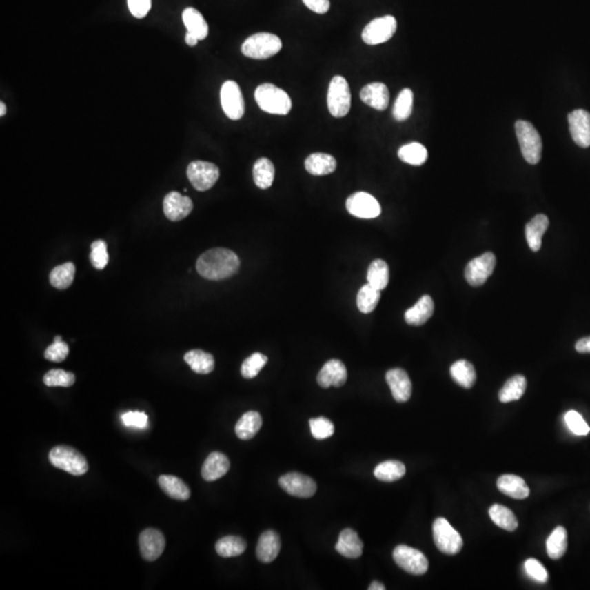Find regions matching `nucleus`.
<instances>
[{
    "mask_svg": "<svg viewBox=\"0 0 590 590\" xmlns=\"http://www.w3.org/2000/svg\"><path fill=\"white\" fill-rule=\"evenodd\" d=\"M396 564L409 574L423 575L429 569V561L421 551L408 546L396 547L393 552Z\"/></svg>",
    "mask_w": 590,
    "mask_h": 590,
    "instance_id": "nucleus-8",
    "label": "nucleus"
},
{
    "mask_svg": "<svg viewBox=\"0 0 590 590\" xmlns=\"http://www.w3.org/2000/svg\"><path fill=\"white\" fill-rule=\"evenodd\" d=\"M434 313V302L429 295H423L416 305L409 309L405 314L407 324L411 326H421L425 324Z\"/></svg>",
    "mask_w": 590,
    "mask_h": 590,
    "instance_id": "nucleus-25",
    "label": "nucleus"
},
{
    "mask_svg": "<svg viewBox=\"0 0 590 590\" xmlns=\"http://www.w3.org/2000/svg\"><path fill=\"white\" fill-rule=\"evenodd\" d=\"M527 387V380L522 375L511 377L498 393V399L503 403L518 400L524 396Z\"/></svg>",
    "mask_w": 590,
    "mask_h": 590,
    "instance_id": "nucleus-32",
    "label": "nucleus"
},
{
    "mask_svg": "<svg viewBox=\"0 0 590 590\" xmlns=\"http://www.w3.org/2000/svg\"><path fill=\"white\" fill-rule=\"evenodd\" d=\"M498 490L505 496L516 500H524L530 494L529 487L522 478L515 474H504L496 481Z\"/></svg>",
    "mask_w": 590,
    "mask_h": 590,
    "instance_id": "nucleus-24",
    "label": "nucleus"
},
{
    "mask_svg": "<svg viewBox=\"0 0 590 590\" xmlns=\"http://www.w3.org/2000/svg\"><path fill=\"white\" fill-rule=\"evenodd\" d=\"M76 267L72 263H66L61 266L55 267L50 274V281L56 289L65 290L68 289L74 282Z\"/></svg>",
    "mask_w": 590,
    "mask_h": 590,
    "instance_id": "nucleus-41",
    "label": "nucleus"
},
{
    "mask_svg": "<svg viewBox=\"0 0 590 590\" xmlns=\"http://www.w3.org/2000/svg\"><path fill=\"white\" fill-rule=\"evenodd\" d=\"M54 341H63V340H61V337H59H59H55V339H54Z\"/></svg>",
    "mask_w": 590,
    "mask_h": 590,
    "instance_id": "nucleus-58",
    "label": "nucleus"
},
{
    "mask_svg": "<svg viewBox=\"0 0 590 590\" xmlns=\"http://www.w3.org/2000/svg\"><path fill=\"white\" fill-rule=\"evenodd\" d=\"M187 176L195 190L206 192L218 182L219 167L210 162L194 161L188 165Z\"/></svg>",
    "mask_w": 590,
    "mask_h": 590,
    "instance_id": "nucleus-9",
    "label": "nucleus"
},
{
    "mask_svg": "<svg viewBox=\"0 0 590 590\" xmlns=\"http://www.w3.org/2000/svg\"><path fill=\"white\" fill-rule=\"evenodd\" d=\"M327 105L332 116L341 119L348 115L351 108L349 83L341 76H335L330 81L327 94Z\"/></svg>",
    "mask_w": 590,
    "mask_h": 590,
    "instance_id": "nucleus-6",
    "label": "nucleus"
},
{
    "mask_svg": "<svg viewBox=\"0 0 590 590\" xmlns=\"http://www.w3.org/2000/svg\"><path fill=\"white\" fill-rule=\"evenodd\" d=\"M433 538L438 550L448 556L459 553L464 546L462 538L458 531L454 529L453 526L442 517L436 519L433 524Z\"/></svg>",
    "mask_w": 590,
    "mask_h": 590,
    "instance_id": "nucleus-7",
    "label": "nucleus"
},
{
    "mask_svg": "<svg viewBox=\"0 0 590 590\" xmlns=\"http://www.w3.org/2000/svg\"><path fill=\"white\" fill-rule=\"evenodd\" d=\"M304 5L318 14H325L330 9L329 0H303Z\"/></svg>",
    "mask_w": 590,
    "mask_h": 590,
    "instance_id": "nucleus-53",
    "label": "nucleus"
},
{
    "mask_svg": "<svg viewBox=\"0 0 590 590\" xmlns=\"http://www.w3.org/2000/svg\"><path fill=\"white\" fill-rule=\"evenodd\" d=\"M43 382L48 387H70L76 382V376L63 369H50L43 377Z\"/></svg>",
    "mask_w": 590,
    "mask_h": 590,
    "instance_id": "nucleus-44",
    "label": "nucleus"
},
{
    "mask_svg": "<svg viewBox=\"0 0 590 590\" xmlns=\"http://www.w3.org/2000/svg\"><path fill=\"white\" fill-rule=\"evenodd\" d=\"M451 375L459 386L467 389L471 388L477 380L474 365L466 360L455 362L451 367Z\"/></svg>",
    "mask_w": 590,
    "mask_h": 590,
    "instance_id": "nucleus-33",
    "label": "nucleus"
},
{
    "mask_svg": "<svg viewBox=\"0 0 590 590\" xmlns=\"http://www.w3.org/2000/svg\"><path fill=\"white\" fill-rule=\"evenodd\" d=\"M279 485L290 496L301 498H312L317 490L315 481L300 472H290L282 476Z\"/></svg>",
    "mask_w": 590,
    "mask_h": 590,
    "instance_id": "nucleus-14",
    "label": "nucleus"
},
{
    "mask_svg": "<svg viewBox=\"0 0 590 590\" xmlns=\"http://www.w3.org/2000/svg\"><path fill=\"white\" fill-rule=\"evenodd\" d=\"M564 420H565V423H567L569 429H571V432L574 433L575 435L585 436V435H587L590 432L589 425L586 423L584 418L578 412L574 411V410L567 412V414L564 416Z\"/></svg>",
    "mask_w": 590,
    "mask_h": 590,
    "instance_id": "nucleus-48",
    "label": "nucleus"
},
{
    "mask_svg": "<svg viewBox=\"0 0 590 590\" xmlns=\"http://www.w3.org/2000/svg\"><path fill=\"white\" fill-rule=\"evenodd\" d=\"M386 382L397 403H406L411 397V380L407 372L403 369H389L386 373Z\"/></svg>",
    "mask_w": 590,
    "mask_h": 590,
    "instance_id": "nucleus-19",
    "label": "nucleus"
},
{
    "mask_svg": "<svg viewBox=\"0 0 590 590\" xmlns=\"http://www.w3.org/2000/svg\"><path fill=\"white\" fill-rule=\"evenodd\" d=\"M280 549L281 541L279 535L274 530H267L264 533H261L259 538L256 556L263 563H272L279 556Z\"/></svg>",
    "mask_w": 590,
    "mask_h": 590,
    "instance_id": "nucleus-20",
    "label": "nucleus"
},
{
    "mask_svg": "<svg viewBox=\"0 0 590 590\" xmlns=\"http://www.w3.org/2000/svg\"><path fill=\"white\" fill-rule=\"evenodd\" d=\"M230 469V460L224 454L219 451L211 453L203 462L201 476L209 482L216 481L227 474Z\"/></svg>",
    "mask_w": 590,
    "mask_h": 590,
    "instance_id": "nucleus-23",
    "label": "nucleus"
},
{
    "mask_svg": "<svg viewBox=\"0 0 590 590\" xmlns=\"http://www.w3.org/2000/svg\"><path fill=\"white\" fill-rule=\"evenodd\" d=\"M575 349L580 354H590V337L582 338L577 341Z\"/></svg>",
    "mask_w": 590,
    "mask_h": 590,
    "instance_id": "nucleus-54",
    "label": "nucleus"
},
{
    "mask_svg": "<svg viewBox=\"0 0 590 590\" xmlns=\"http://www.w3.org/2000/svg\"><path fill=\"white\" fill-rule=\"evenodd\" d=\"M48 458L54 467L74 476H82L89 469L85 457L72 446H56L50 451Z\"/></svg>",
    "mask_w": 590,
    "mask_h": 590,
    "instance_id": "nucleus-4",
    "label": "nucleus"
},
{
    "mask_svg": "<svg viewBox=\"0 0 590 590\" xmlns=\"http://www.w3.org/2000/svg\"><path fill=\"white\" fill-rule=\"evenodd\" d=\"M247 543L241 537L227 536L218 540L216 543V553L222 558H234L245 552Z\"/></svg>",
    "mask_w": 590,
    "mask_h": 590,
    "instance_id": "nucleus-35",
    "label": "nucleus"
},
{
    "mask_svg": "<svg viewBox=\"0 0 590 590\" xmlns=\"http://www.w3.org/2000/svg\"><path fill=\"white\" fill-rule=\"evenodd\" d=\"M121 420L126 427L145 429L148 425V416L143 412L130 411L121 416Z\"/></svg>",
    "mask_w": 590,
    "mask_h": 590,
    "instance_id": "nucleus-51",
    "label": "nucleus"
},
{
    "mask_svg": "<svg viewBox=\"0 0 590 590\" xmlns=\"http://www.w3.org/2000/svg\"><path fill=\"white\" fill-rule=\"evenodd\" d=\"M90 259L93 267L99 270L105 268L108 263V246L104 241H95L91 245Z\"/></svg>",
    "mask_w": 590,
    "mask_h": 590,
    "instance_id": "nucleus-47",
    "label": "nucleus"
},
{
    "mask_svg": "<svg viewBox=\"0 0 590 590\" xmlns=\"http://www.w3.org/2000/svg\"><path fill=\"white\" fill-rule=\"evenodd\" d=\"M398 156L405 163L420 166L427 162L429 154L425 145L419 143H411L403 145L399 149Z\"/></svg>",
    "mask_w": 590,
    "mask_h": 590,
    "instance_id": "nucleus-39",
    "label": "nucleus"
},
{
    "mask_svg": "<svg viewBox=\"0 0 590 590\" xmlns=\"http://www.w3.org/2000/svg\"><path fill=\"white\" fill-rule=\"evenodd\" d=\"M184 360L197 374H209L214 369V358L203 350H192L185 354Z\"/></svg>",
    "mask_w": 590,
    "mask_h": 590,
    "instance_id": "nucleus-31",
    "label": "nucleus"
},
{
    "mask_svg": "<svg viewBox=\"0 0 590 590\" xmlns=\"http://www.w3.org/2000/svg\"><path fill=\"white\" fill-rule=\"evenodd\" d=\"M309 427L312 435L316 440H326L335 433V425L324 416L309 420Z\"/></svg>",
    "mask_w": 590,
    "mask_h": 590,
    "instance_id": "nucleus-46",
    "label": "nucleus"
},
{
    "mask_svg": "<svg viewBox=\"0 0 590 590\" xmlns=\"http://www.w3.org/2000/svg\"><path fill=\"white\" fill-rule=\"evenodd\" d=\"M254 182L261 190L272 187L274 179V166L267 158H261L254 164Z\"/></svg>",
    "mask_w": 590,
    "mask_h": 590,
    "instance_id": "nucleus-34",
    "label": "nucleus"
},
{
    "mask_svg": "<svg viewBox=\"0 0 590 590\" xmlns=\"http://www.w3.org/2000/svg\"><path fill=\"white\" fill-rule=\"evenodd\" d=\"M6 112L7 111H6L5 103H3V102H1V103H0V116H3V115H5L6 114Z\"/></svg>",
    "mask_w": 590,
    "mask_h": 590,
    "instance_id": "nucleus-57",
    "label": "nucleus"
},
{
    "mask_svg": "<svg viewBox=\"0 0 590 590\" xmlns=\"http://www.w3.org/2000/svg\"><path fill=\"white\" fill-rule=\"evenodd\" d=\"M255 100L259 108L269 114L287 115L292 108L289 94L272 83L259 85L255 91Z\"/></svg>",
    "mask_w": 590,
    "mask_h": 590,
    "instance_id": "nucleus-2",
    "label": "nucleus"
},
{
    "mask_svg": "<svg viewBox=\"0 0 590 590\" xmlns=\"http://www.w3.org/2000/svg\"><path fill=\"white\" fill-rule=\"evenodd\" d=\"M515 130L525 160L532 165L539 163L542 154V140L535 126L529 121H518Z\"/></svg>",
    "mask_w": 590,
    "mask_h": 590,
    "instance_id": "nucleus-3",
    "label": "nucleus"
},
{
    "mask_svg": "<svg viewBox=\"0 0 590 590\" xmlns=\"http://www.w3.org/2000/svg\"><path fill=\"white\" fill-rule=\"evenodd\" d=\"M386 587L383 585L382 582H373L371 584V586L369 587V590H385Z\"/></svg>",
    "mask_w": 590,
    "mask_h": 590,
    "instance_id": "nucleus-56",
    "label": "nucleus"
},
{
    "mask_svg": "<svg viewBox=\"0 0 590 590\" xmlns=\"http://www.w3.org/2000/svg\"><path fill=\"white\" fill-rule=\"evenodd\" d=\"M240 266L238 256L227 248H214L205 252L196 264L201 277L214 281L232 277L238 272Z\"/></svg>",
    "mask_w": 590,
    "mask_h": 590,
    "instance_id": "nucleus-1",
    "label": "nucleus"
},
{
    "mask_svg": "<svg viewBox=\"0 0 590 590\" xmlns=\"http://www.w3.org/2000/svg\"><path fill=\"white\" fill-rule=\"evenodd\" d=\"M525 571L527 573L528 576L531 577L532 580L539 582H548L549 575L547 569H545L540 562L536 559H528L527 561L525 562Z\"/></svg>",
    "mask_w": 590,
    "mask_h": 590,
    "instance_id": "nucleus-49",
    "label": "nucleus"
},
{
    "mask_svg": "<svg viewBox=\"0 0 590 590\" xmlns=\"http://www.w3.org/2000/svg\"><path fill=\"white\" fill-rule=\"evenodd\" d=\"M380 298V291L377 290L374 287H372L371 285L367 283V285H363L360 289V291H358V298H356L358 309H360L361 313H372V312L376 309Z\"/></svg>",
    "mask_w": 590,
    "mask_h": 590,
    "instance_id": "nucleus-42",
    "label": "nucleus"
},
{
    "mask_svg": "<svg viewBox=\"0 0 590 590\" xmlns=\"http://www.w3.org/2000/svg\"><path fill=\"white\" fill-rule=\"evenodd\" d=\"M397 30L395 17L385 16L372 20L362 32V40L367 45H378L387 42Z\"/></svg>",
    "mask_w": 590,
    "mask_h": 590,
    "instance_id": "nucleus-10",
    "label": "nucleus"
},
{
    "mask_svg": "<svg viewBox=\"0 0 590 590\" xmlns=\"http://www.w3.org/2000/svg\"><path fill=\"white\" fill-rule=\"evenodd\" d=\"M548 227V216L545 214H537L531 221L528 222L525 233H526L528 245L532 252H538L540 250L543 234L546 233Z\"/></svg>",
    "mask_w": 590,
    "mask_h": 590,
    "instance_id": "nucleus-26",
    "label": "nucleus"
},
{
    "mask_svg": "<svg viewBox=\"0 0 590 590\" xmlns=\"http://www.w3.org/2000/svg\"><path fill=\"white\" fill-rule=\"evenodd\" d=\"M263 419L257 411H248L241 416L235 425V434L243 440H252L259 432Z\"/></svg>",
    "mask_w": 590,
    "mask_h": 590,
    "instance_id": "nucleus-29",
    "label": "nucleus"
},
{
    "mask_svg": "<svg viewBox=\"0 0 590 590\" xmlns=\"http://www.w3.org/2000/svg\"><path fill=\"white\" fill-rule=\"evenodd\" d=\"M336 551L348 559H358L363 553V542L356 531L347 528L340 533Z\"/></svg>",
    "mask_w": 590,
    "mask_h": 590,
    "instance_id": "nucleus-22",
    "label": "nucleus"
},
{
    "mask_svg": "<svg viewBox=\"0 0 590 590\" xmlns=\"http://www.w3.org/2000/svg\"><path fill=\"white\" fill-rule=\"evenodd\" d=\"M414 108V92L410 89H403L399 93L398 98L394 105V119L397 121H403L411 116Z\"/></svg>",
    "mask_w": 590,
    "mask_h": 590,
    "instance_id": "nucleus-43",
    "label": "nucleus"
},
{
    "mask_svg": "<svg viewBox=\"0 0 590 590\" xmlns=\"http://www.w3.org/2000/svg\"><path fill=\"white\" fill-rule=\"evenodd\" d=\"M139 547L145 561H156L165 549V538L160 530L148 528L140 533Z\"/></svg>",
    "mask_w": 590,
    "mask_h": 590,
    "instance_id": "nucleus-15",
    "label": "nucleus"
},
{
    "mask_svg": "<svg viewBox=\"0 0 590 590\" xmlns=\"http://www.w3.org/2000/svg\"><path fill=\"white\" fill-rule=\"evenodd\" d=\"M159 485L170 498L179 501H187L190 498V490L188 485L182 479L171 476L162 474L159 477Z\"/></svg>",
    "mask_w": 590,
    "mask_h": 590,
    "instance_id": "nucleus-28",
    "label": "nucleus"
},
{
    "mask_svg": "<svg viewBox=\"0 0 590 590\" xmlns=\"http://www.w3.org/2000/svg\"><path fill=\"white\" fill-rule=\"evenodd\" d=\"M220 98L223 112L230 119L238 121L242 119L245 112V104L240 85H237L236 82L231 80L224 82Z\"/></svg>",
    "mask_w": 590,
    "mask_h": 590,
    "instance_id": "nucleus-12",
    "label": "nucleus"
},
{
    "mask_svg": "<svg viewBox=\"0 0 590 590\" xmlns=\"http://www.w3.org/2000/svg\"><path fill=\"white\" fill-rule=\"evenodd\" d=\"M336 167V159L326 153H313L305 160L306 171L315 176L332 174L335 172Z\"/></svg>",
    "mask_w": 590,
    "mask_h": 590,
    "instance_id": "nucleus-27",
    "label": "nucleus"
},
{
    "mask_svg": "<svg viewBox=\"0 0 590 590\" xmlns=\"http://www.w3.org/2000/svg\"><path fill=\"white\" fill-rule=\"evenodd\" d=\"M268 362V358L263 354L256 352L248 356L245 361L243 362L242 367H241V373L244 378L251 380L254 377L259 374V372L263 369V367L266 365Z\"/></svg>",
    "mask_w": 590,
    "mask_h": 590,
    "instance_id": "nucleus-45",
    "label": "nucleus"
},
{
    "mask_svg": "<svg viewBox=\"0 0 590 590\" xmlns=\"http://www.w3.org/2000/svg\"><path fill=\"white\" fill-rule=\"evenodd\" d=\"M569 132L577 145L590 147V113L585 110H575L569 115Z\"/></svg>",
    "mask_w": 590,
    "mask_h": 590,
    "instance_id": "nucleus-16",
    "label": "nucleus"
},
{
    "mask_svg": "<svg viewBox=\"0 0 590 590\" xmlns=\"http://www.w3.org/2000/svg\"><path fill=\"white\" fill-rule=\"evenodd\" d=\"M183 22H184L187 32L197 37L198 40H205L208 37V23L197 9L192 8V7L185 9L183 11Z\"/></svg>",
    "mask_w": 590,
    "mask_h": 590,
    "instance_id": "nucleus-30",
    "label": "nucleus"
},
{
    "mask_svg": "<svg viewBox=\"0 0 590 590\" xmlns=\"http://www.w3.org/2000/svg\"><path fill=\"white\" fill-rule=\"evenodd\" d=\"M132 16L141 19L147 16L151 9V0H127Z\"/></svg>",
    "mask_w": 590,
    "mask_h": 590,
    "instance_id": "nucleus-52",
    "label": "nucleus"
},
{
    "mask_svg": "<svg viewBox=\"0 0 590 590\" xmlns=\"http://www.w3.org/2000/svg\"><path fill=\"white\" fill-rule=\"evenodd\" d=\"M69 354V348L67 343L63 341H54L53 345H50L45 351L44 356L46 360L52 362H63Z\"/></svg>",
    "mask_w": 590,
    "mask_h": 590,
    "instance_id": "nucleus-50",
    "label": "nucleus"
},
{
    "mask_svg": "<svg viewBox=\"0 0 590 590\" xmlns=\"http://www.w3.org/2000/svg\"><path fill=\"white\" fill-rule=\"evenodd\" d=\"M367 282L377 290H384L389 282V268L382 259H376L369 265L367 270Z\"/></svg>",
    "mask_w": 590,
    "mask_h": 590,
    "instance_id": "nucleus-38",
    "label": "nucleus"
},
{
    "mask_svg": "<svg viewBox=\"0 0 590 590\" xmlns=\"http://www.w3.org/2000/svg\"><path fill=\"white\" fill-rule=\"evenodd\" d=\"M567 549V532L564 527H556L547 540V552L552 560L561 559Z\"/></svg>",
    "mask_w": 590,
    "mask_h": 590,
    "instance_id": "nucleus-40",
    "label": "nucleus"
},
{
    "mask_svg": "<svg viewBox=\"0 0 590 590\" xmlns=\"http://www.w3.org/2000/svg\"><path fill=\"white\" fill-rule=\"evenodd\" d=\"M198 41L199 40H198L197 37H194V35L190 34V32H187V33H186V35H185V42H186V44L190 45V46H196V45H197Z\"/></svg>",
    "mask_w": 590,
    "mask_h": 590,
    "instance_id": "nucleus-55",
    "label": "nucleus"
},
{
    "mask_svg": "<svg viewBox=\"0 0 590 590\" xmlns=\"http://www.w3.org/2000/svg\"><path fill=\"white\" fill-rule=\"evenodd\" d=\"M360 98L364 103L377 111H384L389 104V91L382 82H373L361 90Z\"/></svg>",
    "mask_w": 590,
    "mask_h": 590,
    "instance_id": "nucleus-21",
    "label": "nucleus"
},
{
    "mask_svg": "<svg viewBox=\"0 0 590 590\" xmlns=\"http://www.w3.org/2000/svg\"><path fill=\"white\" fill-rule=\"evenodd\" d=\"M282 48V42L277 35L261 32L248 37L242 45V53L253 59H268L277 55Z\"/></svg>",
    "mask_w": 590,
    "mask_h": 590,
    "instance_id": "nucleus-5",
    "label": "nucleus"
},
{
    "mask_svg": "<svg viewBox=\"0 0 590 590\" xmlns=\"http://www.w3.org/2000/svg\"><path fill=\"white\" fill-rule=\"evenodd\" d=\"M348 372L345 364L337 358L327 362L317 376V383L323 388H329L330 386L341 387L347 382Z\"/></svg>",
    "mask_w": 590,
    "mask_h": 590,
    "instance_id": "nucleus-18",
    "label": "nucleus"
},
{
    "mask_svg": "<svg viewBox=\"0 0 590 590\" xmlns=\"http://www.w3.org/2000/svg\"><path fill=\"white\" fill-rule=\"evenodd\" d=\"M496 265V257L491 252L479 256L468 263L465 269V278L472 287H480L485 285L487 278L494 272Z\"/></svg>",
    "mask_w": 590,
    "mask_h": 590,
    "instance_id": "nucleus-11",
    "label": "nucleus"
},
{
    "mask_svg": "<svg viewBox=\"0 0 590 590\" xmlns=\"http://www.w3.org/2000/svg\"><path fill=\"white\" fill-rule=\"evenodd\" d=\"M347 210L360 219H374L380 216L382 208L376 198L367 192H358L351 195L345 203Z\"/></svg>",
    "mask_w": 590,
    "mask_h": 590,
    "instance_id": "nucleus-13",
    "label": "nucleus"
},
{
    "mask_svg": "<svg viewBox=\"0 0 590 590\" xmlns=\"http://www.w3.org/2000/svg\"><path fill=\"white\" fill-rule=\"evenodd\" d=\"M492 522L502 528V529L507 530V531H515L518 528V520L516 516L511 509H507L505 506L494 504L491 506L489 509Z\"/></svg>",
    "mask_w": 590,
    "mask_h": 590,
    "instance_id": "nucleus-36",
    "label": "nucleus"
},
{
    "mask_svg": "<svg viewBox=\"0 0 590 590\" xmlns=\"http://www.w3.org/2000/svg\"><path fill=\"white\" fill-rule=\"evenodd\" d=\"M194 205L187 196H183L177 192H171L165 196L163 201V210L167 219L171 221H181L192 212Z\"/></svg>",
    "mask_w": 590,
    "mask_h": 590,
    "instance_id": "nucleus-17",
    "label": "nucleus"
},
{
    "mask_svg": "<svg viewBox=\"0 0 590 590\" xmlns=\"http://www.w3.org/2000/svg\"><path fill=\"white\" fill-rule=\"evenodd\" d=\"M405 474H406V466L398 460L384 461L380 462L374 470L375 478L384 482H394L401 479Z\"/></svg>",
    "mask_w": 590,
    "mask_h": 590,
    "instance_id": "nucleus-37",
    "label": "nucleus"
}]
</instances>
